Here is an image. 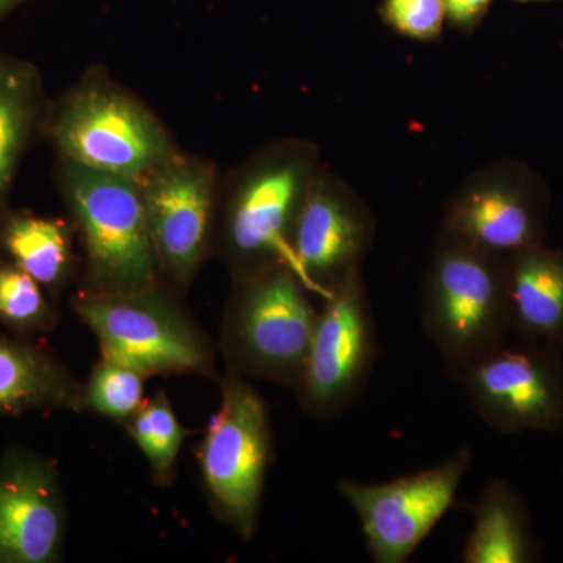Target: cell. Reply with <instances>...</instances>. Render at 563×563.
I'll list each match as a JSON object with an SVG mask.
<instances>
[{"instance_id": "1", "label": "cell", "mask_w": 563, "mask_h": 563, "mask_svg": "<svg viewBox=\"0 0 563 563\" xmlns=\"http://www.w3.org/2000/svg\"><path fill=\"white\" fill-rule=\"evenodd\" d=\"M320 168L317 144L284 139L252 152L221 180L214 229L233 279L277 265L296 273V221Z\"/></svg>"}, {"instance_id": "2", "label": "cell", "mask_w": 563, "mask_h": 563, "mask_svg": "<svg viewBox=\"0 0 563 563\" xmlns=\"http://www.w3.org/2000/svg\"><path fill=\"white\" fill-rule=\"evenodd\" d=\"M46 128L60 161L139 184L181 152L157 114L99 69L63 95Z\"/></svg>"}, {"instance_id": "3", "label": "cell", "mask_w": 563, "mask_h": 563, "mask_svg": "<svg viewBox=\"0 0 563 563\" xmlns=\"http://www.w3.org/2000/svg\"><path fill=\"white\" fill-rule=\"evenodd\" d=\"M421 321L453 377L507 342L506 261L437 235L422 280Z\"/></svg>"}, {"instance_id": "4", "label": "cell", "mask_w": 563, "mask_h": 563, "mask_svg": "<svg viewBox=\"0 0 563 563\" xmlns=\"http://www.w3.org/2000/svg\"><path fill=\"white\" fill-rule=\"evenodd\" d=\"M58 169L87 254V290L133 292L161 284L141 184L65 161Z\"/></svg>"}, {"instance_id": "5", "label": "cell", "mask_w": 563, "mask_h": 563, "mask_svg": "<svg viewBox=\"0 0 563 563\" xmlns=\"http://www.w3.org/2000/svg\"><path fill=\"white\" fill-rule=\"evenodd\" d=\"M73 307L98 339L102 358L146 377L206 374L213 365L206 336L162 284L133 292L85 290Z\"/></svg>"}, {"instance_id": "6", "label": "cell", "mask_w": 563, "mask_h": 563, "mask_svg": "<svg viewBox=\"0 0 563 563\" xmlns=\"http://www.w3.org/2000/svg\"><path fill=\"white\" fill-rule=\"evenodd\" d=\"M309 295L285 265L235 280L224 332L235 373L296 387L318 318Z\"/></svg>"}, {"instance_id": "7", "label": "cell", "mask_w": 563, "mask_h": 563, "mask_svg": "<svg viewBox=\"0 0 563 563\" xmlns=\"http://www.w3.org/2000/svg\"><path fill=\"white\" fill-rule=\"evenodd\" d=\"M221 395L203 437V483L221 520L252 540L272 462V422L261 393L242 374H229Z\"/></svg>"}, {"instance_id": "8", "label": "cell", "mask_w": 563, "mask_h": 563, "mask_svg": "<svg viewBox=\"0 0 563 563\" xmlns=\"http://www.w3.org/2000/svg\"><path fill=\"white\" fill-rule=\"evenodd\" d=\"M376 361V324L361 269L318 310L295 387L302 409L318 420L342 417L363 395Z\"/></svg>"}, {"instance_id": "9", "label": "cell", "mask_w": 563, "mask_h": 563, "mask_svg": "<svg viewBox=\"0 0 563 563\" xmlns=\"http://www.w3.org/2000/svg\"><path fill=\"white\" fill-rule=\"evenodd\" d=\"M454 379L474 412L499 433L563 429L561 351L509 339Z\"/></svg>"}, {"instance_id": "10", "label": "cell", "mask_w": 563, "mask_h": 563, "mask_svg": "<svg viewBox=\"0 0 563 563\" xmlns=\"http://www.w3.org/2000/svg\"><path fill=\"white\" fill-rule=\"evenodd\" d=\"M472 465V450L461 448L439 465L388 483L340 481L339 490L361 521L373 561H409L422 540L453 507L459 487Z\"/></svg>"}, {"instance_id": "11", "label": "cell", "mask_w": 563, "mask_h": 563, "mask_svg": "<svg viewBox=\"0 0 563 563\" xmlns=\"http://www.w3.org/2000/svg\"><path fill=\"white\" fill-rule=\"evenodd\" d=\"M547 190L523 165L498 162L466 177L444 207L439 236L506 261L543 244Z\"/></svg>"}, {"instance_id": "12", "label": "cell", "mask_w": 563, "mask_h": 563, "mask_svg": "<svg viewBox=\"0 0 563 563\" xmlns=\"http://www.w3.org/2000/svg\"><path fill=\"white\" fill-rule=\"evenodd\" d=\"M221 179L207 158L180 152L141 184L161 274L187 287L210 247Z\"/></svg>"}, {"instance_id": "13", "label": "cell", "mask_w": 563, "mask_h": 563, "mask_svg": "<svg viewBox=\"0 0 563 563\" xmlns=\"http://www.w3.org/2000/svg\"><path fill=\"white\" fill-rule=\"evenodd\" d=\"M376 239V220L361 196L320 168L299 210L292 235L296 274L313 295L329 298L362 263Z\"/></svg>"}, {"instance_id": "14", "label": "cell", "mask_w": 563, "mask_h": 563, "mask_svg": "<svg viewBox=\"0 0 563 563\" xmlns=\"http://www.w3.org/2000/svg\"><path fill=\"white\" fill-rule=\"evenodd\" d=\"M66 509L57 470L31 451L0 459V563H51L62 554Z\"/></svg>"}, {"instance_id": "15", "label": "cell", "mask_w": 563, "mask_h": 563, "mask_svg": "<svg viewBox=\"0 0 563 563\" xmlns=\"http://www.w3.org/2000/svg\"><path fill=\"white\" fill-rule=\"evenodd\" d=\"M507 302L515 339L563 347V252L544 244L506 258Z\"/></svg>"}, {"instance_id": "16", "label": "cell", "mask_w": 563, "mask_h": 563, "mask_svg": "<svg viewBox=\"0 0 563 563\" xmlns=\"http://www.w3.org/2000/svg\"><path fill=\"white\" fill-rule=\"evenodd\" d=\"M84 387L49 352L0 335V413L81 407Z\"/></svg>"}, {"instance_id": "17", "label": "cell", "mask_w": 563, "mask_h": 563, "mask_svg": "<svg viewBox=\"0 0 563 563\" xmlns=\"http://www.w3.org/2000/svg\"><path fill=\"white\" fill-rule=\"evenodd\" d=\"M49 118L38 69L0 54V224L14 177L36 131Z\"/></svg>"}, {"instance_id": "18", "label": "cell", "mask_w": 563, "mask_h": 563, "mask_svg": "<svg viewBox=\"0 0 563 563\" xmlns=\"http://www.w3.org/2000/svg\"><path fill=\"white\" fill-rule=\"evenodd\" d=\"M536 555L523 498L504 481H493L474 504L473 528L463 563H526Z\"/></svg>"}, {"instance_id": "19", "label": "cell", "mask_w": 563, "mask_h": 563, "mask_svg": "<svg viewBox=\"0 0 563 563\" xmlns=\"http://www.w3.org/2000/svg\"><path fill=\"white\" fill-rule=\"evenodd\" d=\"M0 244L11 262L41 287L58 288L73 263L68 225L55 218L11 214L0 224Z\"/></svg>"}, {"instance_id": "20", "label": "cell", "mask_w": 563, "mask_h": 563, "mask_svg": "<svg viewBox=\"0 0 563 563\" xmlns=\"http://www.w3.org/2000/svg\"><path fill=\"white\" fill-rule=\"evenodd\" d=\"M125 422L133 442L150 463L155 481L162 485L172 483L187 432L177 420L165 393L144 401L139 412Z\"/></svg>"}, {"instance_id": "21", "label": "cell", "mask_w": 563, "mask_h": 563, "mask_svg": "<svg viewBox=\"0 0 563 563\" xmlns=\"http://www.w3.org/2000/svg\"><path fill=\"white\" fill-rule=\"evenodd\" d=\"M144 376L124 363L101 358L84 387L81 407L113 421L131 420L144 401Z\"/></svg>"}, {"instance_id": "22", "label": "cell", "mask_w": 563, "mask_h": 563, "mask_svg": "<svg viewBox=\"0 0 563 563\" xmlns=\"http://www.w3.org/2000/svg\"><path fill=\"white\" fill-rule=\"evenodd\" d=\"M0 321L20 332H46L55 324V314L38 282L14 263L2 261Z\"/></svg>"}, {"instance_id": "23", "label": "cell", "mask_w": 563, "mask_h": 563, "mask_svg": "<svg viewBox=\"0 0 563 563\" xmlns=\"http://www.w3.org/2000/svg\"><path fill=\"white\" fill-rule=\"evenodd\" d=\"M380 16L406 38L432 41L442 35L446 9L443 0H384Z\"/></svg>"}, {"instance_id": "24", "label": "cell", "mask_w": 563, "mask_h": 563, "mask_svg": "<svg viewBox=\"0 0 563 563\" xmlns=\"http://www.w3.org/2000/svg\"><path fill=\"white\" fill-rule=\"evenodd\" d=\"M446 20L463 32H472L490 10L493 0H443Z\"/></svg>"}, {"instance_id": "25", "label": "cell", "mask_w": 563, "mask_h": 563, "mask_svg": "<svg viewBox=\"0 0 563 563\" xmlns=\"http://www.w3.org/2000/svg\"><path fill=\"white\" fill-rule=\"evenodd\" d=\"M22 2V0H0V16L5 14L7 11L13 9L14 5Z\"/></svg>"}, {"instance_id": "26", "label": "cell", "mask_w": 563, "mask_h": 563, "mask_svg": "<svg viewBox=\"0 0 563 563\" xmlns=\"http://www.w3.org/2000/svg\"><path fill=\"white\" fill-rule=\"evenodd\" d=\"M518 2H540V0H518ZM544 2H550V0H544Z\"/></svg>"}]
</instances>
